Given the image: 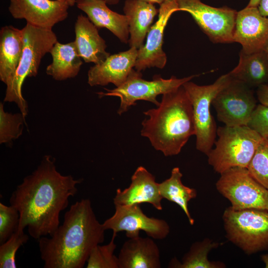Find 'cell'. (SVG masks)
<instances>
[{"instance_id": "cell-1", "label": "cell", "mask_w": 268, "mask_h": 268, "mask_svg": "<svg viewBox=\"0 0 268 268\" xmlns=\"http://www.w3.org/2000/svg\"><path fill=\"white\" fill-rule=\"evenodd\" d=\"M55 159L43 156L37 168L25 177L12 192L10 205L19 212L18 229L28 228L35 239L52 234L60 225V214L69 203V199L77 192L76 186L82 179L58 172Z\"/></svg>"}, {"instance_id": "cell-2", "label": "cell", "mask_w": 268, "mask_h": 268, "mask_svg": "<svg viewBox=\"0 0 268 268\" xmlns=\"http://www.w3.org/2000/svg\"><path fill=\"white\" fill-rule=\"evenodd\" d=\"M105 231L89 199L75 202L65 213L63 224L50 238L38 239L44 268H83L92 249L103 242Z\"/></svg>"}, {"instance_id": "cell-3", "label": "cell", "mask_w": 268, "mask_h": 268, "mask_svg": "<svg viewBox=\"0 0 268 268\" xmlns=\"http://www.w3.org/2000/svg\"><path fill=\"white\" fill-rule=\"evenodd\" d=\"M141 135L165 156L176 155L196 134L193 108L183 87L162 95L156 108L143 112Z\"/></svg>"}, {"instance_id": "cell-4", "label": "cell", "mask_w": 268, "mask_h": 268, "mask_svg": "<svg viewBox=\"0 0 268 268\" xmlns=\"http://www.w3.org/2000/svg\"><path fill=\"white\" fill-rule=\"evenodd\" d=\"M22 30L24 42L23 53L13 77L5 84L3 101L15 103L20 112L26 117L28 107L22 95L23 84L27 77L37 75L42 59L47 53H50L58 39L52 29L39 28L28 23Z\"/></svg>"}, {"instance_id": "cell-5", "label": "cell", "mask_w": 268, "mask_h": 268, "mask_svg": "<svg viewBox=\"0 0 268 268\" xmlns=\"http://www.w3.org/2000/svg\"><path fill=\"white\" fill-rule=\"evenodd\" d=\"M218 139L208 152V164L220 174L233 167H248L259 144L263 139L247 126L219 127Z\"/></svg>"}, {"instance_id": "cell-6", "label": "cell", "mask_w": 268, "mask_h": 268, "mask_svg": "<svg viewBox=\"0 0 268 268\" xmlns=\"http://www.w3.org/2000/svg\"><path fill=\"white\" fill-rule=\"evenodd\" d=\"M227 239L247 254L268 249V211L227 208L222 216Z\"/></svg>"}, {"instance_id": "cell-7", "label": "cell", "mask_w": 268, "mask_h": 268, "mask_svg": "<svg viewBox=\"0 0 268 268\" xmlns=\"http://www.w3.org/2000/svg\"><path fill=\"white\" fill-rule=\"evenodd\" d=\"M228 73L212 84L199 85L189 81L183 85L191 102L196 128V148L206 155L212 148L217 127L210 113V106L217 94L232 80Z\"/></svg>"}, {"instance_id": "cell-8", "label": "cell", "mask_w": 268, "mask_h": 268, "mask_svg": "<svg viewBox=\"0 0 268 268\" xmlns=\"http://www.w3.org/2000/svg\"><path fill=\"white\" fill-rule=\"evenodd\" d=\"M199 75L194 74L182 78L172 76L170 78L164 79L160 75H155L152 80H146L142 78L141 72L133 68L121 85L112 89L104 88L106 92L97 93L99 98L119 97L120 105L117 113L120 115L127 112L132 106L135 105L138 100L148 101L158 106L160 102L157 100V96L174 91Z\"/></svg>"}, {"instance_id": "cell-9", "label": "cell", "mask_w": 268, "mask_h": 268, "mask_svg": "<svg viewBox=\"0 0 268 268\" xmlns=\"http://www.w3.org/2000/svg\"><path fill=\"white\" fill-rule=\"evenodd\" d=\"M216 188L230 201L234 210L268 211V189L258 182L247 168L233 167L222 173Z\"/></svg>"}, {"instance_id": "cell-10", "label": "cell", "mask_w": 268, "mask_h": 268, "mask_svg": "<svg viewBox=\"0 0 268 268\" xmlns=\"http://www.w3.org/2000/svg\"><path fill=\"white\" fill-rule=\"evenodd\" d=\"M175 0L179 11L189 12L212 42H233L236 10L227 6L212 7L201 0Z\"/></svg>"}, {"instance_id": "cell-11", "label": "cell", "mask_w": 268, "mask_h": 268, "mask_svg": "<svg viewBox=\"0 0 268 268\" xmlns=\"http://www.w3.org/2000/svg\"><path fill=\"white\" fill-rule=\"evenodd\" d=\"M217 119L227 127L247 126L257 104L252 88L232 78L213 100Z\"/></svg>"}, {"instance_id": "cell-12", "label": "cell", "mask_w": 268, "mask_h": 268, "mask_svg": "<svg viewBox=\"0 0 268 268\" xmlns=\"http://www.w3.org/2000/svg\"><path fill=\"white\" fill-rule=\"evenodd\" d=\"M114 214L102 225L113 233L125 231L129 238L139 236L140 231L155 239H165L170 232V226L164 220L149 217L145 214L139 204L116 205Z\"/></svg>"}, {"instance_id": "cell-13", "label": "cell", "mask_w": 268, "mask_h": 268, "mask_svg": "<svg viewBox=\"0 0 268 268\" xmlns=\"http://www.w3.org/2000/svg\"><path fill=\"white\" fill-rule=\"evenodd\" d=\"M158 9L157 20L150 28L145 44L138 49L134 66L138 71L154 67L162 69L167 62L162 49L164 31L171 15L179 8L175 0H166Z\"/></svg>"}, {"instance_id": "cell-14", "label": "cell", "mask_w": 268, "mask_h": 268, "mask_svg": "<svg viewBox=\"0 0 268 268\" xmlns=\"http://www.w3.org/2000/svg\"><path fill=\"white\" fill-rule=\"evenodd\" d=\"M70 6L59 0H9L8 11L14 19L33 26L52 29L65 20Z\"/></svg>"}, {"instance_id": "cell-15", "label": "cell", "mask_w": 268, "mask_h": 268, "mask_svg": "<svg viewBox=\"0 0 268 268\" xmlns=\"http://www.w3.org/2000/svg\"><path fill=\"white\" fill-rule=\"evenodd\" d=\"M233 42L240 44L241 51L251 54L263 51L268 44V18L258 7L247 6L237 12Z\"/></svg>"}, {"instance_id": "cell-16", "label": "cell", "mask_w": 268, "mask_h": 268, "mask_svg": "<svg viewBox=\"0 0 268 268\" xmlns=\"http://www.w3.org/2000/svg\"><path fill=\"white\" fill-rule=\"evenodd\" d=\"M137 53V49L130 47L95 64L88 70V83L91 86H105L109 83H113L116 87L121 85L134 67Z\"/></svg>"}, {"instance_id": "cell-17", "label": "cell", "mask_w": 268, "mask_h": 268, "mask_svg": "<svg viewBox=\"0 0 268 268\" xmlns=\"http://www.w3.org/2000/svg\"><path fill=\"white\" fill-rule=\"evenodd\" d=\"M158 183L155 177L143 166H139L131 177L129 187L118 189L113 199L115 205H129L148 203L159 210L163 209Z\"/></svg>"}, {"instance_id": "cell-18", "label": "cell", "mask_w": 268, "mask_h": 268, "mask_svg": "<svg viewBox=\"0 0 268 268\" xmlns=\"http://www.w3.org/2000/svg\"><path fill=\"white\" fill-rule=\"evenodd\" d=\"M119 268H160L159 249L149 237L129 238L118 256Z\"/></svg>"}, {"instance_id": "cell-19", "label": "cell", "mask_w": 268, "mask_h": 268, "mask_svg": "<svg viewBox=\"0 0 268 268\" xmlns=\"http://www.w3.org/2000/svg\"><path fill=\"white\" fill-rule=\"evenodd\" d=\"M74 41L79 55L85 63L94 65L104 61L110 54L106 51L105 41L97 28L87 17L78 15L75 24Z\"/></svg>"}, {"instance_id": "cell-20", "label": "cell", "mask_w": 268, "mask_h": 268, "mask_svg": "<svg viewBox=\"0 0 268 268\" xmlns=\"http://www.w3.org/2000/svg\"><path fill=\"white\" fill-rule=\"evenodd\" d=\"M76 3L97 28L107 29L122 42H129V25L125 14L110 9L104 0H82Z\"/></svg>"}, {"instance_id": "cell-21", "label": "cell", "mask_w": 268, "mask_h": 268, "mask_svg": "<svg viewBox=\"0 0 268 268\" xmlns=\"http://www.w3.org/2000/svg\"><path fill=\"white\" fill-rule=\"evenodd\" d=\"M129 25L130 47L139 49L155 16L158 14L154 4L141 0H126L123 8Z\"/></svg>"}, {"instance_id": "cell-22", "label": "cell", "mask_w": 268, "mask_h": 268, "mask_svg": "<svg viewBox=\"0 0 268 268\" xmlns=\"http://www.w3.org/2000/svg\"><path fill=\"white\" fill-rule=\"evenodd\" d=\"M24 47L22 29L5 25L0 30V80L6 84L13 77Z\"/></svg>"}, {"instance_id": "cell-23", "label": "cell", "mask_w": 268, "mask_h": 268, "mask_svg": "<svg viewBox=\"0 0 268 268\" xmlns=\"http://www.w3.org/2000/svg\"><path fill=\"white\" fill-rule=\"evenodd\" d=\"M52 62L46 69L47 75L57 81L76 76L83 64L74 41L62 44L57 41L50 53Z\"/></svg>"}, {"instance_id": "cell-24", "label": "cell", "mask_w": 268, "mask_h": 268, "mask_svg": "<svg viewBox=\"0 0 268 268\" xmlns=\"http://www.w3.org/2000/svg\"><path fill=\"white\" fill-rule=\"evenodd\" d=\"M229 73L251 88L258 87L268 83V59L264 50L251 54L241 51L238 65Z\"/></svg>"}, {"instance_id": "cell-25", "label": "cell", "mask_w": 268, "mask_h": 268, "mask_svg": "<svg viewBox=\"0 0 268 268\" xmlns=\"http://www.w3.org/2000/svg\"><path fill=\"white\" fill-rule=\"evenodd\" d=\"M183 174L179 167H174L170 177L160 183H158L160 194L163 199L178 204L186 215L189 223L193 225L194 220L191 217L188 209V202L196 198L197 191L185 186L182 182Z\"/></svg>"}, {"instance_id": "cell-26", "label": "cell", "mask_w": 268, "mask_h": 268, "mask_svg": "<svg viewBox=\"0 0 268 268\" xmlns=\"http://www.w3.org/2000/svg\"><path fill=\"white\" fill-rule=\"evenodd\" d=\"M219 244L209 238L194 243L190 250L184 255L181 262L176 258L171 260L169 268H223L225 265L219 262H211L208 259L209 252L219 246Z\"/></svg>"}, {"instance_id": "cell-27", "label": "cell", "mask_w": 268, "mask_h": 268, "mask_svg": "<svg viewBox=\"0 0 268 268\" xmlns=\"http://www.w3.org/2000/svg\"><path fill=\"white\" fill-rule=\"evenodd\" d=\"M26 117L20 113L12 114L4 110L0 103V143L10 144L22 134Z\"/></svg>"}, {"instance_id": "cell-28", "label": "cell", "mask_w": 268, "mask_h": 268, "mask_svg": "<svg viewBox=\"0 0 268 268\" xmlns=\"http://www.w3.org/2000/svg\"><path fill=\"white\" fill-rule=\"evenodd\" d=\"M116 235L117 233H113L108 244H98L92 249L87 261L86 268H119L118 257L114 255Z\"/></svg>"}, {"instance_id": "cell-29", "label": "cell", "mask_w": 268, "mask_h": 268, "mask_svg": "<svg viewBox=\"0 0 268 268\" xmlns=\"http://www.w3.org/2000/svg\"><path fill=\"white\" fill-rule=\"evenodd\" d=\"M251 175L268 189V139L263 138L247 167Z\"/></svg>"}, {"instance_id": "cell-30", "label": "cell", "mask_w": 268, "mask_h": 268, "mask_svg": "<svg viewBox=\"0 0 268 268\" xmlns=\"http://www.w3.org/2000/svg\"><path fill=\"white\" fill-rule=\"evenodd\" d=\"M29 240L24 230L18 229L6 242L0 245V268H15V254L18 249Z\"/></svg>"}, {"instance_id": "cell-31", "label": "cell", "mask_w": 268, "mask_h": 268, "mask_svg": "<svg viewBox=\"0 0 268 268\" xmlns=\"http://www.w3.org/2000/svg\"><path fill=\"white\" fill-rule=\"evenodd\" d=\"M19 218V212L15 207L0 203V245L17 231Z\"/></svg>"}, {"instance_id": "cell-32", "label": "cell", "mask_w": 268, "mask_h": 268, "mask_svg": "<svg viewBox=\"0 0 268 268\" xmlns=\"http://www.w3.org/2000/svg\"><path fill=\"white\" fill-rule=\"evenodd\" d=\"M247 126L262 137L268 139V106L261 104L257 105Z\"/></svg>"}, {"instance_id": "cell-33", "label": "cell", "mask_w": 268, "mask_h": 268, "mask_svg": "<svg viewBox=\"0 0 268 268\" xmlns=\"http://www.w3.org/2000/svg\"><path fill=\"white\" fill-rule=\"evenodd\" d=\"M256 95L260 104L268 106V84H263L258 87Z\"/></svg>"}, {"instance_id": "cell-34", "label": "cell", "mask_w": 268, "mask_h": 268, "mask_svg": "<svg viewBox=\"0 0 268 268\" xmlns=\"http://www.w3.org/2000/svg\"><path fill=\"white\" fill-rule=\"evenodd\" d=\"M258 8L261 14L268 18V0H261Z\"/></svg>"}, {"instance_id": "cell-35", "label": "cell", "mask_w": 268, "mask_h": 268, "mask_svg": "<svg viewBox=\"0 0 268 268\" xmlns=\"http://www.w3.org/2000/svg\"><path fill=\"white\" fill-rule=\"evenodd\" d=\"M261 0H250L247 6L258 7Z\"/></svg>"}, {"instance_id": "cell-36", "label": "cell", "mask_w": 268, "mask_h": 268, "mask_svg": "<svg viewBox=\"0 0 268 268\" xmlns=\"http://www.w3.org/2000/svg\"><path fill=\"white\" fill-rule=\"evenodd\" d=\"M143 1H145L148 3L154 4L158 3L159 5L164 2L166 0H141Z\"/></svg>"}, {"instance_id": "cell-37", "label": "cell", "mask_w": 268, "mask_h": 268, "mask_svg": "<svg viewBox=\"0 0 268 268\" xmlns=\"http://www.w3.org/2000/svg\"><path fill=\"white\" fill-rule=\"evenodd\" d=\"M59 0L67 4L70 7L74 6L75 4L76 3V0Z\"/></svg>"}, {"instance_id": "cell-38", "label": "cell", "mask_w": 268, "mask_h": 268, "mask_svg": "<svg viewBox=\"0 0 268 268\" xmlns=\"http://www.w3.org/2000/svg\"><path fill=\"white\" fill-rule=\"evenodd\" d=\"M261 259L265 265V267L268 268V254L262 256Z\"/></svg>"}, {"instance_id": "cell-39", "label": "cell", "mask_w": 268, "mask_h": 268, "mask_svg": "<svg viewBox=\"0 0 268 268\" xmlns=\"http://www.w3.org/2000/svg\"><path fill=\"white\" fill-rule=\"evenodd\" d=\"M82 0H76V1ZM107 4H115L118 3L120 0H104Z\"/></svg>"}, {"instance_id": "cell-40", "label": "cell", "mask_w": 268, "mask_h": 268, "mask_svg": "<svg viewBox=\"0 0 268 268\" xmlns=\"http://www.w3.org/2000/svg\"><path fill=\"white\" fill-rule=\"evenodd\" d=\"M264 51L265 52L268 59V44L266 47V48L264 49Z\"/></svg>"}]
</instances>
